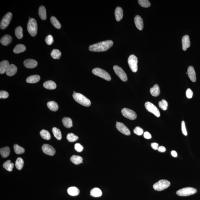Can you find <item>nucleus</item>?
Here are the masks:
<instances>
[{"instance_id":"obj_1","label":"nucleus","mask_w":200,"mask_h":200,"mask_svg":"<svg viewBox=\"0 0 200 200\" xmlns=\"http://www.w3.org/2000/svg\"><path fill=\"white\" fill-rule=\"evenodd\" d=\"M113 44L114 42L111 40H107L90 45L89 47V49L90 51L92 52L106 51L112 47Z\"/></svg>"},{"instance_id":"obj_2","label":"nucleus","mask_w":200,"mask_h":200,"mask_svg":"<svg viewBox=\"0 0 200 200\" xmlns=\"http://www.w3.org/2000/svg\"><path fill=\"white\" fill-rule=\"evenodd\" d=\"M73 97L76 102L83 106L88 107L90 106L91 104L90 100L81 93H73Z\"/></svg>"},{"instance_id":"obj_3","label":"nucleus","mask_w":200,"mask_h":200,"mask_svg":"<svg viewBox=\"0 0 200 200\" xmlns=\"http://www.w3.org/2000/svg\"><path fill=\"white\" fill-rule=\"evenodd\" d=\"M27 29L31 35L34 37L37 33V22L33 18H31L28 21Z\"/></svg>"},{"instance_id":"obj_4","label":"nucleus","mask_w":200,"mask_h":200,"mask_svg":"<svg viewBox=\"0 0 200 200\" xmlns=\"http://www.w3.org/2000/svg\"><path fill=\"white\" fill-rule=\"evenodd\" d=\"M93 74L102 78L107 81H110L111 80L110 76L108 73L103 69L100 68H95L92 71Z\"/></svg>"},{"instance_id":"obj_5","label":"nucleus","mask_w":200,"mask_h":200,"mask_svg":"<svg viewBox=\"0 0 200 200\" xmlns=\"http://www.w3.org/2000/svg\"><path fill=\"white\" fill-rule=\"evenodd\" d=\"M170 185L171 183L168 180H161L154 184L153 188L156 190L162 191L168 188Z\"/></svg>"},{"instance_id":"obj_6","label":"nucleus","mask_w":200,"mask_h":200,"mask_svg":"<svg viewBox=\"0 0 200 200\" xmlns=\"http://www.w3.org/2000/svg\"><path fill=\"white\" fill-rule=\"evenodd\" d=\"M197 190L195 188L192 187H186L180 189L176 192V194L181 197H186L195 194Z\"/></svg>"},{"instance_id":"obj_7","label":"nucleus","mask_w":200,"mask_h":200,"mask_svg":"<svg viewBox=\"0 0 200 200\" xmlns=\"http://www.w3.org/2000/svg\"><path fill=\"white\" fill-rule=\"evenodd\" d=\"M138 60L137 57L134 54L130 56L128 59V63L132 72H136L138 69Z\"/></svg>"},{"instance_id":"obj_8","label":"nucleus","mask_w":200,"mask_h":200,"mask_svg":"<svg viewBox=\"0 0 200 200\" xmlns=\"http://www.w3.org/2000/svg\"><path fill=\"white\" fill-rule=\"evenodd\" d=\"M145 105L147 110L149 112H151L152 114H154L157 117H159L161 115L159 110L156 106L152 103L149 102H146L145 103Z\"/></svg>"},{"instance_id":"obj_9","label":"nucleus","mask_w":200,"mask_h":200,"mask_svg":"<svg viewBox=\"0 0 200 200\" xmlns=\"http://www.w3.org/2000/svg\"><path fill=\"white\" fill-rule=\"evenodd\" d=\"M12 17V14L11 12L7 13L1 21L0 27L1 29H4L8 26Z\"/></svg>"},{"instance_id":"obj_10","label":"nucleus","mask_w":200,"mask_h":200,"mask_svg":"<svg viewBox=\"0 0 200 200\" xmlns=\"http://www.w3.org/2000/svg\"><path fill=\"white\" fill-rule=\"evenodd\" d=\"M121 112L123 116L130 120H135L137 118L136 112L130 109L124 108L122 110Z\"/></svg>"},{"instance_id":"obj_11","label":"nucleus","mask_w":200,"mask_h":200,"mask_svg":"<svg viewBox=\"0 0 200 200\" xmlns=\"http://www.w3.org/2000/svg\"><path fill=\"white\" fill-rule=\"evenodd\" d=\"M113 69L116 74L119 76L121 80L124 82H126L128 80L127 75L121 67L117 65H115Z\"/></svg>"},{"instance_id":"obj_12","label":"nucleus","mask_w":200,"mask_h":200,"mask_svg":"<svg viewBox=\"0 0 200 200\" xmlns=\"http://www.w3.org/2000/svg\"><path fill=\"white\" fill-rule=\"evenodd\" d=\"M116 128L121 133L126 135L129 136L131 135V132L123 123L116 122Z\"/></svg>"},{"instance_id":"obj_13","label":"nucleus","mask_w":200,"mask_h":200,"mask_svg":"<svg viewBox=\"0 0 200 200\" xmlns=\"http://www.w3.org/2000/svg\"><path fill=\"white\" fill-rule=\"evenodd\" d=\"M42 150L45 154L49 156H54L55 154V149L48 144H44L42 146Z\"/></svg>"},{"instance_id":"obj_14","label":"nucleus","mask_w":200,"mask_h":200,"mask_svg":"<svg viewBox=\"0 0 200 200\" xmlns=\"http://www.w3.org/2000/svg\"><path fill=\"white\" fill-rule=\"evenodd\" d=\"M23 64L27 68L32 69L37 67V62L34 59H28L24 61Z\"/></svg>"},{"instance_id":"obj_15","label":"nucleus","mask_w":200,"mask_h":200,"mask_svg":"<svg viewBox=\"0 0 200 200\" xmlns=\"http://www.w3.org/2000/svg\"><path fill=\"white\" fill-rule=\"evenodd\" d=\"M135 24L136 27L140 31H141L144 28V22L142 18L139 15L136 16L134 18Z\"/></svg>"},{"instance_id":"obj_16","label":"nucleus","mask_w":200,"mask_h":200,"mask_svg":"<svg viewBox=\"0 0 200 200\" xmlns=\"http://www.w3.org/2000/svg\"><path fill=\"white\" fill-rule=\"evenodd\" d=\"M183 50L185 51L187 49L190 47V42L189 36L188 35L183 36L182 39Z\"/></svg>"},{"instance_id":"obj_17","label":"nucleus","mask_w":200,"mask_h":200,"mask_svg":"<svg viewBox=\"0 0 200 200\" xmlns=\"http://www.w3.org/2000/svg\"><path fill=\"white\" fill-rule=\"evenodd\" d=\"M187 73L190 80L193 82H195L197 80V78L194 67L192 66L189 67L188 69Z\"/></svg>"},{"instance_id":"obj_18","label":"nucleus","mask_w":200,"mask_h":200,"mask_svg":"<svg viewBox=\"0 0 200 200\" xmlns=\"http://www.w3.org/2000/svg\"><path fill=\"white\" fill-rule=\"evenodd\" d=\"M17 71V67L15 65L10 64L7 71L6 73L8 76H14L16 73Z\"/></svg>"},{"instance_id":"obj_19","label":"nucleus","mask_w":200,"mask_h":200,"mask_svg":"<svg viewBox=\"0 0 200 200\" xmlns=\"http://www.w3.org/2000/svg\"><path fill=\"white\" fill-rule=\"evenodd\" d=\"M10 65L7 61L4 60L1 62L0 63V73L3 74L6 73Z\"/></svg>"},{"instance_id":"obj_20","label":"nucleus","mask_w":200,"mask_h":200,"mask_svg":"<svg viewBox=\"0 0 200 200\" xmlns=\"http://www.w3.org/2000/svg\"><path fill=\"white\" fill-rule=\"evenodd\" d=\"M12 39L11 36L8 35H6L3 36L1 39V43L3 45L6 46L9 45L12 41Z\"/></svg>"},{"instance_id":"obj_21","label":"nucleus","mask_w":200,"mask_h":200,"mask_svg":"<svg viewBox=\"0 0 200 200\" xmlns=\"http://www.w3.org/2000/svg\"><path fill=\"white\" fill-rule=\"evenodd\" d=\"M115 16L116 19L117 21H120L123 17V11L122 9L120 7H117L115 10Z\"/></svg>"},{"instance_id":"obj_22","label":"nucleus","mask_w":200,"mask_h":200,"mask_svg":"<svg viewBox=\"0 0 200 200\" xmlns=\"http://www.w3.org/2000/svg\"><path fill=\"white\" fill-rule=\"evenodd\" d=\"M43 85L44 88L49 90H53L56 88V84L52 80H48L45 82Z\"/></svg>"},{"instance_id":"obj_23","label":"nucleus","mask_w":200,"mask_h":200,"mask_svg":"<svg viewBox=\"0 0 200 200\" xmlns=\"http://www.w3.org/2000/svg\"><path fill=\"white\" fill-rule=\"evenodd\" d=\"M41 78L38 75H33L29 76L26 80V81L30 84H34L38 82L39 81Z\"/></svg>"},{"instance_id":"obj_24","label":"nucleus","mask_w":200,"mask_h":200,"mask_svg":"<svg viewBox=\"0 0 200 200\" xmlns=\"http://www.w3.org/2000/svg\"><path fill=\"white\" fill-rule=\"evenodd\" d=\"M150 93L153 97H156L159 96L160 93V89L158 84H156L153 87L150 88Z\"/></svg>"},{"instance_id":"obj_25","label":"nucleus","mask_w":200,"mask_h":200,"mask_svg":"<svg viewBox=\"0 0 200 200\" xmlns=\"http://www.w3.org/2000/svg\"><path fill=\"white\" fill-rule=\"evenodd\" d=\"M10 148L8 146L1 148L0 149V154L3 158H6L10 155Z\"/></svg>"},{"instance_id":"obj_26","label":"nucleus","mask_w":200,"mask_h":200,"mask_svg":"<svg viewBox=\"0 0 200 200\" xmlns=\"http://www.w3.org/2000/svg\"><path fill=\"white\" fill-rule=\"evenodd\" d=\"M67 193L70 195L76 196L80 194V190L76 187H71L67 189Z\"/></svg>"},{"instance_id":"obj_27","label":"nucleus","mask_w":200,"mask_h":200,"mask_svg":"<svg viewBox=\"0 0 200 200\" xmlns=\"http://www.w3.org/2000/svg\"><path fill=\"white\" fill-rule=\"evenodd\" d=\"M39 15L42 20H45L46 19V10L44 6H41L39 8Z\"/></svg>"},{"instance_id":"obj_28","label":"nucleus","mask_w":200,"mask_h":200,"mask_svg":"<svg viewBox=\"0 0 200 200\" xmlns=\"http://www.w3.org/2000/svg\"><path fill=\"white\" fill-rule=\"evenodd\" d=\"M26 50V48L23 44H18L14 48L13 51L15 54H19L23 52Z\"/></svg>"},{"instance_id":"obj_29","label":"nucleus","mask_w":200,"mask_h":200,"mask_svg":"<svg viewBox=\"0 0 200 200\" xmlns=\"http://www.w3.org/2000/svg\"><path fill=\"white\" fill-rule=\"evenodd\" d=\"M3 167L9 172H12L14 167V164L9 160L4 163Z\"/></svg>"},{"instance_id":"obj_30","label":"nucleus","mask_w":200,"mask_h":200,"mask_svg":"<svg viewBox=\"0 0 200 200\" xmlns=\"http://www.w3.org/2000/svg\"><path fill=\"white\" fill-rule=\"evenodd\" d=\"M47 105L49 110L53 111H56L59 108L58 104L54 101H50L48 102Z\"/></svg>"},{"instance_id":"obj_31","label":"nucleus","mask_w":200,"mask_h":200,"mask_svg":"<svg viewBox=\"0 0 200 200\" xmlns=\"http://www.w3.org/2000/svg\"><path fill=\"white\" fill-rule=\"evenodd\" d=\"M71 161L75 165H79L83 163V159L79 156L73 155L71 157Z\"/></svg>"},{"instance_id":"obj_32","label":"nucleus","mask_w":200,"mask_h":200,"mask_svg":"<svg viewBox=\"0 0 200 200\" xmlns=\"http://www.w3.org/2000/svg\"><path fill=\"white\" fill-rule=\"evenodd\" d=\"M62 123L63 125L67 128H71L73 126L72 121L71 118L65 117L62 119Z\"/></svg>"},{"instance_id":"obj_33","label":"nucleus","mask_w":200,"mask_h":200,"mask_svg":"<svg viewBox=\"0 0 200 200\" xmlns=\"http://www.w3.org/2000/svg\"><path fill=\"white\" fill-rule=\"evenodd\" d=\"M90 195L94 197H100L102 195V192L99 188H94L90 191Z\"/></svg>"},{"instance_id":"obj_34","label":"nucleus","mask_w":200,"mask_h":200,"mask_svg":"<svg viewBox=\"0 0 200 200\" xmlns=\"http://www.w3.org/2000/svg\"><path fill=\"white\" fill-rule=\"evenodd\" d=\"M52 132L54 137L58 140L61 139L62 136L61 132L59 129L54 127L52 129Z\"/></svg>"},{"instance_id":"obj_35","label":"nucleus","mask_w":200,"mask_h":200,"mask_svg":"<svg viewBox=\"0 0 200 200\" xmlns=\"http://www.w3.org/2000/svg\"><path fill=\"white\" fill-rule=\"evenodd\" d=\"M40 134L43 139L46 140H49L51 138V135L48 131L43 129L40 132Z\"/></svg>"},{"instance_id":"obj_36","label":"nucleus","mask_w":200,"mask_h":200,"mask_svg":"<svg viewBox=\"0 0 200 200\" xmlns=\"http://www.w3.org/2000/svg\"><path fill=\"white\" fill-rule=\"evenodd\" d=\"M50 22H51L52 24L55 28L58 29H60L61 27L60 23L55 17H51L50 18Z\"/></svg>"},{"instance_id":"obj_37","label":"nucleus","mask_w":200,"mask_h":200,"mask_svg":"<svg viewBox=\"0 0 200 200\" xmlns=\"http://www.w3.org/2000/svg\"><path fill=\"white\" fill-rule=\"evenodd\" d=\"M51 56L54 59H59L61 56V53L58 49H53L51 53Z\"/></svg>"},{"instance_id":"obj_38","label":"nucleus","mask_w":200,"mask_h":200,"mask_svg":"<svg viewBox=\"0 0 200 200\" xmlns=\"http://www.w3.org/2000/svg\"><path fill=\"white\" fill-rule=\"evenodd\" d=\"M24 165V161L21 158H18L16 159L15 162L16 167L18 170H20L22 169Z\"/></svg>"},{"instance_id":"obj_39","label":"nucleus","mask_w":200,"mask_h":200,"mask_svg":"<svg viewBox=\"0 0 200 200\" xmlns=\"http://www.w3.org/2000/svg\"><path fill=\"white\" fill-rule=\"evenodd\" d=\"M14 151L16 154H23L25 152V150L23 147H22L17 144H15L14 146Z\"/></svg>"},{"instance_id":"obj_40","label":"nucleus","mask_w":200,"mask_h":200,"mask_svg":"<svg viewBox=\"0 0 200 200\" xmlns=\"http://www.w3.org/2000/svg\"><path fill=\"white\" fill-rule=\"evenodd\" d=\"M15 35L18 39H21L23 37V29L22 27L19 26L15 30Z\"/></svg>"},{"instance_id":"obj_41","label":"nucleus","mask_w":200,"mask_h":200,"mask_svg":"<svg viewBox=\"0 0 200 200\" xmlns=\"http://www.w3.org/2000/svg\"><path fill=\"white\" fill-rule=\"evenodd\" d=\"M79 137L78 136L75 135L73 133H69L67 136V141L69 142H74V141H77Z\"/></svg>"},{"instance_id":"obj_42","label":"nucleus","mask_w":200,"mask_h":200,"mask_svg":"<svg viewBox=\"0 0 200 200\" xmlns=\"http://www.w3.org/2000/svg\"><path fill=\"white\" fill-rule=\"evenodd\" d=\"M159 106L162 110H167V107H168V103L166 100L163 99L159 102Z\"/></svg>"},{"instance_id":"obj_43","label":"nucleus","mask_w":200,"mask_h":200,"mask_svg":"<svg viewBox=\"0 0 200 200\" xmlns=\"http://www.w3.org/2000/svg\"><path fill=\"white\" fill-rule=\"evenodd\" d=\"M138 2L140 6L144 7H150L151 4L148 0H139Z\"/></svg>"},{"instance_id":"obj_44","label":"nucleus","mask_w":200,"mask_h":200,"mask_svg":"<svg viewBox=\"0 0 200 200\" xmlns=\"http://www.w3.org/2000/svg\"><path fill=\"white\" fill-rule=\"evenodd\" d=\"M133 132L135 134L138 136H141L144 133V130L142 128L139 127H136L133 130Z\"/></svg>"},{"instance_id":"obj_45","label":"nucleus","mask_w":200,"mask_h":200,"mask_svg":"<svg viewBox=\"0 0 200 200\" xmlns=\"http://www.w3.org/2000/svg\"><path fill=\"white\" fill-rule=\"evenodd\" d=\"M54 38L51 35H49L45 38V41L47 45H51L54 42Z\"/></svg>"},{"instance_id":"obj_46","label":"nucleus","mask_w":200,"mask_h":200,"mask_svg":"<svg viewBox=\"0 0 200 200\" xmlns=\"http://www.w3.org/2000/svg\"><path fill=\"white\" fill-rule=\"evenodd\" d=\"M9 93L4 90H1L0 92V98L6 99L9 97Z\"/></svg>"},{"instance_id":"obj_47","label":"nucleus","mask_w":200,"mask_h":200,"mask_svg":"<svg viewBox=\"0 0 200 200\" xmlns=\"http://www.w3.org/2000/svg\"><path fill=\"white\" fill-rule=\"evenodd\" d=\"M181 128L183 134L185 135V136L187 135V132L186 128L185 122L184 121H182V122Z\"/></svg>"},{"instance_id":"obj_48","label":"nucleus","mask_w":200,"mask_h":200,"mask_svg":"<svg viewBox=\"0 0 200 200\" xmlns=\"http://www.w3.org/2000/svg\"><path fill=\"white\" fill-rule=\"evenodd\" d=\"M75 149L76 151L78 152H81L84 149V147L81 144L77 143L75 145Z\"/></svg>"},{"instance_id":"obj_49","label":"nucleus","mask_w":200,"mask_h":200,"mask_svg":"<svg viewBox=\"0 0 200 200\" xmlns=\"http://www.w3.org/2000/svg\"><path fill=\"white\" fill-rule=\"evenodd\" d=\"M193 95V93L190 89L188 88L186 91V96L187 98L188 99H191L192 98Z\"/></svg>"},{"instance_id":"obj_50","label":"nucleus","mask_w":200,"mask_h":200,"mask_svg":"<svg viewBox=\"0 0 200 200\" xmlns=\"http://www.w3.org/2000/svg\"><path fill=\"white\" fill-rule=\"evenodd\" d=\"M144 137L146 139H150L152 138L151 135L149 132H144Z\"/></svg>"},{"instance_id":"obj_51","label":"nucleus","mask_w":200,"mask_h":200,"mask_svg":"<svg viewBox=\"0 0 200 200\" xmlns=\"http://www.w3.org/2000/svg\"><path fill=\"white\" fill-rule=\"evenodd\" d=\"M157 150H158V151L161 152H164L166 151V149L164 146H160L158 147Z\"/></svg>"},{"instance_id":"obj_52","label":"nucleus","mask_w":200,"mask_h":200,"mask_svg":"<svg viewBox=\"0 0 200 200\" xmlns=\"http://www.w3.org/2000/svg\"><path fill=\"white\" fill-rule=\"evenodd\" d=\"M151 146L153 149L156 150L158 149V147H159V145L157 143H152L151 144Z\"/></svg>"},{"instance_id":"obj_53","label":"nucleus","mask_w":200,"mask_h":200,"mask_svg":"<svg viewBox=\"0 0 200 200\" xmlns=\"http://www.w3.org/2000/svg\"><path fill=\"white\" fill-rule=\"evenodd\" d=\"M171 154L172 156L174 157H176L177 156V153L175 150H172V151L171 152Z\"/></svg>"}]
</instances>
